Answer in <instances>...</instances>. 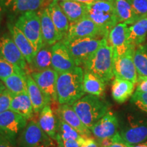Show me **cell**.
<instances>
[{
	"mask_svg": "<svg viewBox=\"0 0 147 147\" xmlns=\"http://www.w3.org/2000/svg\"><path fill=\"white\" fill-rule=\"evenodd\" d=\"M84 71L76 66L68 71L59 74L57 80V94L60 104H72L84 96Z\"/></svg>",
	"mask_w": 147,
	"mask_h": 147,
	"instance_id": "1",
	"label": "cell"
},
{
	"mask_svg": "<svg viewBox=\"0 0 147 147\" xmlns=\"http://www.w3.org/2000/svg\"><path fill=\"white\" fill-rule=\"evenodd\" d=\"M115 56L113 47L108 43L107 38H103L102 42L83 67L86 71L93 73L106 83L110 82L114 74Z\"/></svg>",
	"mask_w": 147,
	"mask_h": 147,
	"instance_id": "2",
	"label": "cell"
},
{
	"mask_svg": "<svg viewBox=\"0 0 147 147\" xmlns=\"http://www.w3.org/2000/svg\"><path fill=\"white\" fill-rule=\"evenodd\" d=\"M71 106L89 129L109 110V104L103 97L90 94L81 97Z\"/></svg>",
	"mask_w": 147,
	"mask_h": 147,
	"instance_id": "3",
	"label": "cell"
},
{
	"mask_svg": "<svg viewBox=\"0 0 147 147\" xmlns=\"http://www.w3.org/2000/svg\"><path fill=\"white\" fill-rule=\"evenodd\" d=\"M87 17L100 27L106 38L110 30L119 23L114 3L104 0H97L87 5Z\"/></svg>",
	"mask_w": 147,
	"mask_h": 147,
	"instance_id": "4",
	"label": "cell"
},
{
	"mask_svg": "<svg viewBox=\"0 0 147 147\" xmlns=\"http://www.w3.org/2000/svg\"><path fill=\"white\" fill-rule=\"evenodd\" d=\"M103 38H63L76 66L84 65L102 44Z\"/></svg>",
	"mask_w": 147,
	"mask_h": 147,
	"instance_id": "5",
	"label": "cell"
},
{
	"mask_svg": "<svg viewBox=\"0 0 147 147\" xmlns=\"http://www.w3.org/2000/svg\"><path fill=\"white\" fill-rule=\"evenodd\" d=\"M14 25L18 27L31 42L36 53L43 45L41 22L37 11L25 12L18 16Z\"/></svg>",
	"mask_w": 147,
	"mask_h": 147,
	"instance_id": "6",
	"label": "cell"
},
{
	"mask_svg": "<svg viewBox=\"0 0 147 147\" xmlns=\"http://www.w3.org/2000/svg\"><path fill=\"white\" fill-rule=\"evenodd\" d=\"M119 134L131 146L145 142L147 140V117L140 114H129Z\"/></svg>",
	"mask_w": 147,
	"mask_h": 147,
	"instance_id": "7",
	"label": "cell"
},
{
	"mask_svg": "<svg viewBox=\"0 0 147 147\" xmlns=\"http://www.w3.org/2000/svg\"><path fill=\"white\" fill-rule=\"evenodd\" d=\"M27 119L11 110L0 114V135L16 146V140L27 124Z\"/></svg>",
	"mask_w": 147,
	"mask_h": 147,
	"instance_id": "8",
	"label": "cell"
},
{
	"mask_svg": "<svg viewBox=\"0 0 147 147\" xmlns=\"http://www.w3.org/2000/svg\"><path fill=\"white\" fill-rule=\"evenodd\" d=\"M136 48L131 47L124 54L115 57L114 74L115 77L125 79L136 84L138 81L137 69L134 63V53Z\"/></svg>",
	"mask_w": 147,
	"mask_h": 147,
	"instance_id": "9",
	"label": "cell"
},
{
	"mask_svg": "<svg viewBox=\"0 0 147 147\" xmlns=\"http://www.w3.org/2000/svg\"><path fill=\"white\" fill-rule=\"evenodd\" d=\"M59 74L53 68H48L43 71H35L31 76L45 95L50 105L51 103L57 102V80Z\"/></svg>",
	"mask_w": 147,
	"mask_h": 147,
	"instance_id": "10",
	"label": "cell"
},
{
	"mask_svg": "<svg viewBox=\"0 0 147 147\" xmlns=\"http://www.w3.org/2000/svg\"><path fill=\"white\" fill-rule=\"evenodd\" d=\"M49 138L36 121H31L21 134V147H47Z\"/></svg>",
	"mask_w": 147,
	"mask_h": 147,
	"instance_id": "11",
	"label": "cell"
},
{
	"mask_svg": "<svg viewBox=\"0 0 147 147\" xmlns=\"http://www.w3.org/2000/svg\"><path fill=\"white\" fill-rule=\"evenodd\" d=\"M51 49V67L58 74L66 72L76 67L68 49L61 40L53 45Z\"/></svg>",
	"mask_w": 147,
	"mask_h": 147,
	"instance_id": "12",
	"label": "cell"
},
{
	"mask_svg": "<svg viewBox=\"0 0 147 147\" xmlns=\"http://www.w3.org/2000/svg\"><path fill=\"white\" fill-rule=\"evenodd\" d=\"M66 37L69 38H105L100 27L87 16L76 23H70Z\"/></svg>",
	"mask_w": 147,
	"mask_h": 147,
	"instance_id": "13",
	"label": "cell"
},
{
	"mask_svg": "<svg viewBox=\"0 0 147 147\" xmlns=\"http://www.w3.org/2000/svg\"><path fill=\"white\" fill-rule=\"evenodd\" d=\"M0 57L21 69L26 68V59L14 43L12 37L8 34L0 37Z\"/></svg>",
	"mask_w": 147,
	"mask_h": 147,
	"instance_id": "14",
	"label": "cell"
},
{
	"mask_svg": "<svg viewBox=\"0 0 147 147\" xmlns=\"http://www.w3.org/2000/svg\"><path fill=\"white\" fill-rule=\"evenodd\" d=\"M46 0H0L3 11L13 18L25 12L40 10Z\"/></svg>",
	"mask_w": 147,
	"mask_h": 147,
	"instance_id": "15",
	"label": "cell"
},
{
	"mask_svg": "<svg viewBox=\"0 0 147 147\" xmlns=\"http://www.w3.org/2000/svg\"><path fill=\"white\" fill-rule=\"evenodd\" d=\"M129 27L125 23H119L110 30L108 36V42L113 47L114 56L124 54L131 47L129 44Z\"/></svg>",
	"mask_w": 147,
	"mask_h": 147,
	"instance_id": "16",
	"label": "cell"
},
{
	"mask_svg": "<svg viewBox=\"0 0 147 147\" xmlns=\"http://www.w3.org/2000/svg\"><path fill=\"white\" fill-rule=\"evenodd\" d=\"M119 122L116 115L108 110L102 119L90 129L91 133L98 140L113 137L118 133Z\"/></svg>",
	"mask_w": 147,
	"mask_h": 147,
	"instance_id": "17",
	"label": "cell"
},
{
	"mask_svg": "<svg viewBox=\"0 0 147 147\" xmlns=\"http://www.w3.org/2000/svg\"><path fill=\"white\" fill-rule=\"evenodd\" d=\"M7 26L14 43L21 51L27 63L30 64L37 53L34 47L26 36L23 34V33L18 27H16L14 23L10 21L7 23Z\"/></svg>",
	"mask_w": 147,
	"mask_h": 147,
	"instance_id": "18",
	"label": "cell"
},
{
	"mask_svg": "<svg viewBox=\"0 0 147 147\" xmlns=\"http://www.w3.org/2000/svg\"><path fill=\"white\" fill-rule=\"evenodd\" d=\"M59 117L66 123L76 129L82 137L91 138V130L84 125L71 106L68 104H61L59 108Z\"/></svg>",
	"mask_w": 147,
	"mask_h": 147,
	"instance_id": "19",
	"label": "cell"
},
{
	"mask_svg": "<svg viewBox=\"0 0 147 147\" xmlns=\"http://www.w3.org/2000/svg\"><path fill=\"white\" fill-rule=\"evenodd\" d=\"M38 13L41 22L42 35L44 44L52 47L57 42L61 41V38L51 19L47 7L40 10Z\"/></svg>",
	"mask_w": 147,
	"mask_h": 147,
	"instance_id": "20",
	"label": "cell"
},
{
	"mask_svg": "<svg viewBox=\"0 0 147 147\" xmlns=\"http://www.w3.org/2000/svg\"><path fill=\"white\" fill-rule=\"evenodd\" d=\"M51 19L54 23L61 40L67 36L69 28V21L62 10L59 1L52 0L47 7Z\"/></svg>",
	"mask_w": 147,
	"mask_h": 147,
	"instance_id": "21",
	"label": "cell"
},
{
	"mask_svg": "<svg viewBox=\"0 0 147 147\" xmlns=\"http://www.w3.org/2000/svg\"><path fill=\"white\" fill-rule=\"evenodd\" d=\"M38 124L48 136L52 139H56L58 133L59 121L50 105L46 106L40 112Z\"/></svg>",
	"mask_w": 147,
	"mask_h": 147,
	"instance_id": "22",
	"label": "cell"
},
{
	"mask_svg": "<svg viewBox=\"0 0 147 147\" xmlns=\"http://www.w3.org/2000/svg\"><path fill=\"white\" fill-rule=\"evenodd\" d=\"M135 84L125 79L115 77L112 84L111 93L114 100L119 104L125 102L134 94Z\"/></svg>",
	"mask_w": 147,
	"mask_h": 147,
	"instance_id": "23",
	"label": "cell"
},
{
	"mask_svg": "<svg viewBox=\"0 0 147 147\" xmlns=\"http://www.w3.org/2000/svg\"><path fill=\"white\" fill-rule=\"evenodd\" d=\"M59 5L69 23L78 22L87 16V5L74 0L59 1Z\"/></svg>",
	"mask_w": 147,
	"mask_h": 147,
	"instance_id": "24",
	"label": "cell"
},
{
	"mask_svg": "<svg viewBox=\"0 0 147 147\" xmlns=\"http://www.w3.org/2000/svg\"><path fill=\"white\" fill-rule=\"evenodd\" d=\"M26 82L27 93L32 103L34 113H40L46 106L49 105V103L31 74H26Z\"/></svg>",
	"mask_w": 147,
	"mask_h": 147,
	"instance_id": "25",
	"label": "cell"
},
{
	"mask_svg": "<svg viewBox=\"0 0 147 147\" xmlns=\"http://www.w3.org/2000/svg\"><path fill=\"white\" fill-rule=\"evenodd\" d=\"M10 110L22 115L26 119H32L34 111L28 93L26 92L18 95L12 93Z\"/></svg>",
	"mask_w": 147,
	"mask_h": 147,
	"instance_id": "26",
	"label": "cell"
},
{
	"mask_svg": "<svg viewBox=\"0 0 147 147\" xmlns=\"http://www.w3.org/2000/svg\"><path fill=\"white\" fill-rule=\"evenodd\" d=\"M147 37V16L134 23L129 27V44L137 48L144 44Z\"/></svg>",
	"mask_w": 147,
	"mask_h": 147,
	"instance_id": "27",
	"label": "cell"
},
{
	"mask_svg": "<svg viewBox=\"0 0 147 147\" xmlns=\"http://www.w3.org/2000/svg\"><path fill=\"white\" fill-rule=\"evenodd\" d=\"M106 85V82L98 76L89 71L84 70L83 89L85 93L103 97L105 93Z\"/></svg>",
	"mask_w": 147,
	"mask_h": 147,
	"instance_id": "28",
	"label": "cell"
},
{
	"mask_svg": "<svg viewBox=\"0 0 147 147\" xmlns=\"http://www.w3.org/2000/svg\"><path fill=\"white\" fill-rule=\"evenodd\" d=\"M114 6L119 23L132 25L138 21V18L136 16L131 5L127 0H115Z\"/></svg>",
	"mask_w": 147,
	"mask_h": 147,
	"instance_id": "29",
	"label": "cell"
},
{
	"mask_svg": "<svg viewBox=\"0 0 147 147\" xmlns=\"http://www.w3.org/2000/svg\"><path fill=\"white\" fill-rule=\"evenodd\" d=\"M52 60V49L51 46L43 44L41 49L35 55L30 65L37 71L50 68Z\"/></svg>",
	"mask_w": 147,
	"mask_h": 147,
	"instance_id": "30",
	"label": "cell"
},
{
	"mask_svg": "<svg viewBox=\"0 0 147 147\" xmlns=\"http://www.w3.org/2000/svg\"><path fill=\"white\" fill-rule=\"evenodd\" d=\"M2 81L12 94L18 95L27 92L26 74H13Z\"/></svg>",
	"mask_w": 147,
	"mask_h": 147,
	"instance_id": "31",
	"label": "cell"
},
{
	"mask_svg": "<svg viewBox=\"0 0 147 147\" xmlns=\"http://www.w3.org/2000/svg\"><path fill=\"white\" fill-rule=\"evenodd\" d=\"M134 63L138 76H147V43L142 44L136 49Z\"/></svg>",
	"mask_w": 147,
	"mask_h": 147,
	"instance_id": "32",
	"label": "cell"
},
{
	"mask_svg": "<svg viewBox=\"0 0 147 147\" xmlns=\"http://www.w3.org/2000/svg\"><path fill=\"white\" fill-rule=\"evenodd\" d=\"M57 135L63 140L74 139L80 142H81L84 138H86L82 137L76 129L71 127L69 125L66 123L60 117L59 119Z\"/></svg>",
	"mask_w": 147,
	"mask_h": 147,
	"instance_id": "33",
	"label": "cell"
},
{
	"mask_svg": "<svg viewBox=\"0 0 147 147\" xmlns=\"http://www.w3.org/2000/svg\"><path fill=\"white\" fill-rule=\"evenodd\" d=\"M25 69H21L17 65L7 61L0 57V80H3L5 78L13 74H27Z\"/></svg>",
	"mask_w": 147,
	"mask_h": 147,
	"instance_id": "34",
	"label": "cell"
},
{
	"mask_svg": "<svg viewBox=\"0 0 147 147\" xmlns=\"http://www.w3.org/2000/svg\"><path fill=\"white\" fill-rule=\"evenodd\" d=\"M138 20L147 16V0H127Z\"/></svg>",
	"mask_w": 147,
	"mask_h": 147,
	"instance_id": "35",
	"label": "cell"
},
{
	"mask_svg": "<svg viewBox=\"0 0 147 147\" xmlns=\"http://www.w3.org/2000/svg\"><path fill=\"white\" fill-rule=\"evenodd\" d=\"M131 102L139 109L147 114V93L136 91L132 95Z\"/></svg>",
	"mask_w": 147,
	"mask_h": 147,
	"instance_id": "36",
	"label": "cell"
},
{
	"mask_svg": "<svg viewBox=\"0 0 147 147\" xmlns=\"http://www.w3.org/2000/svg\"><path fill=\"white\" fill-rule=\"evenodd\" d=\"M11 101L12 93L8 89L0 94V114L10 110Z\"/></svg>",
	"mask_w": 147,
	"mask_h": 147,
	"instance_id": "37",
	"label": "cell"
},
{
	"mask_svg": "<svg viewBox=\"0 0 147 147\" xmlns=\"http://www.w3.org/2000/svg\"><path fill=\"white\" fill-rule=\"evenodd\" d=\"M106 147H131V145L127 143L121 136L119 132H118L112 137L111 144Z\"/></svg>",
	"mask_w": 147,
	"mask_h": 147,
	"instance_id": "38",
	"label": "cell"
},
{
	"mask_svg": "<svg viewBox=\"0 0 147 147\" xmlns=\"http://www.w3.org/2000/svg\"><path fill=\"white\" fill-rule=\"evenodd\" d=\"M55 140H57L58 144L60 145L61 147H80V142L76 140H63L57 135Z\"/></svg>",
	"mask_w": 147,
	"mask_h": 147,
	"instance_id": "39",
	"label": "cell"
},
{
	"mask_svg": "<svg viewBox=\"0 0 147 147\" xmlns=\"http://www.w3.org/2000/svg\"><path fill=\"white\" fill-rule=\"evenodd\" d=\"M136 91L147 93V76H138Z\"/></svg>",
	"mask_w": 147,
	"mask_h": 147,
	"instance_id": "40",
	"label": "cell"
},
{
	"mask_svg": "<svg viewBox=\"0 0 147 147\" xmlns=\"http://www.w3.org/2000/svg\"><path fill=\"white\" fill-rule=\"evenodd\" d=\"M80 147H100L98 142H97L92 138H86L80 142Z\"/></svg>",
	"mask_w": 147,
	"mask_h": 147,
	"instance_id": "41",
	"label": "cell"
},
{
	"mask_svg": "<svg viewBox=\"0 0 147 147\" xmlns=\"http://www.w3.org/2000/svg\"><path fill=\"white\" fill-rule=\"evenodd\" d=\"M0 147H15V146L12 144L5 138L0 135Z\"/></svg>",
	"mask_w": 147,
	"mask_h": 147,
	"instance_id": "42",
	"label": "cell"
},
{
	"mask_svg": "<svg viewBox=\"0 0 147 147\" xmlns=\"http://www.w3.org/2000/svg\"><path fill=\"white\" fill-rule=\"evenodd\" d=\"M74 1H76L77 2L83 3V4L88 5L91 4V3L95 2V1H97V0H74Z\"/></svg>",
	"mask_w": 147,
	"mask_h": 147,
	"instance_id": "43",
	"label": "cell"
},
{
	"mask_svg": "<svg viewBox=\"0 0 147 147\" xmlns=\"http://www.w3.org/2000/svg\"><path fill=\"white\" fill-rule=\"evenodd\" d=\"M6 89H7V88L5 86L4 83H3L2 80H0V94H1V93H2L3 92H4Z\"/></svg>",
	"mask_w": 147,
	"mask_h": 147,
	"instance_id": "44",
	"label": "cell"
},
{
	"mask_svg": "<svg viewBox=\"0 0 147 147\" xmlns=\"http://www.w3.org/2000/svg\"><path fill=\"white\" fill-rule=\"evenodd\" d=\"M131 147H147V140L144 142L140 143V144L133 145V146H131Z\"/></svg>",
	"mask_w": 147,
	"mask_h": 147,
	"instance_id": "45",
	"label": "cell"
},
{
	"mask_svg": "<svg viewBox=\"0 0 147 147\" xmlns=\"http://www.w3.org/2000/svg\"><path fill=\"white\" fill-rule=\"evenodd\" d=\"M2 14H3V9L0 5V26H1V21H2Z\"/></svg>",
	"mask_w": 147,
	"mask_h": 147,
	"instance_id": "46",
	"label": "cell"
},
{
	"mask_svg": "<svg viewBox=\"0 0 147 147\" xmlns=\"http://www.w3.org/2000/svg\"><path fill=\"white\" fill-rule=\"evenodd\" d=\"M104 1H110V2L114 3V1H115V0H104Z\"/></svg>",
	"mask_w": 147,
	"mask_h": 147,
	"instance_id": "47",
	"label": "cell"
},
{
	"mask_svg": "<svg viewBox=\"0 0 147 147\" xmlns=\"http://www.w3.org/2000/svg\"><path fill=\"white\" fill-rule=\"evenodd\" d=\"M57 1L59 2V1H67V0H57Z\"/></svg>",
	"mask_w": 147,
	"mask_h": 147,
	"instance_id": "48",
	"label": "cell"
},
{
	"mask_svg": "<svg viewBox=\"0 0 147 147\" xmlns=\"http://www.w3.org/2000/svg\"><path fill=\"white\" fill-rule=\"evenodd\" d=\"M55 147H61V146H60V145H59V144H58V145H57V146H55Z\"/></svg>",
	"mask_w": 147,
	"mask_h": 147,
	"instance_id": "49",
	"label": "cell"
},
{
	"mask_svg": "<svg viewBox=\"0 0 147 147\" xmlns=\"http://www.w3.org/2000/svg\"><path fill=\"white\" fill-rule=\"evenodd\" d=\"M146 38H147V37H146Z\"/></svg>",
	"mask_w": 147,
	"mask_h": 147,
	"instance_id": "50",
	"label": "cell"
}]
</instances>
